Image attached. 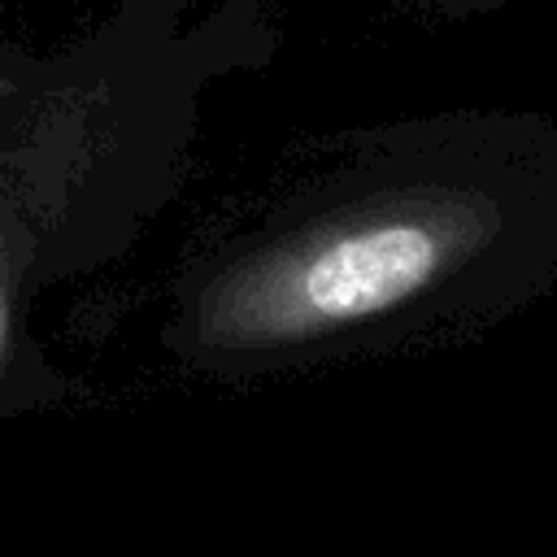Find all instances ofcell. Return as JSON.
<instances>
[{"label": "cell", "mask_w": 557, "mask_h": 557, "mask_svg": "<svg viewBox=\"0 0 557 557\" xmlns=\"http://www.w3.org/2000/svg\"><path fill=\"white\" fill-rule=\"evenodd\" d=\"M557 274V126L440 113L348 135L187 252L161 348L205 374L305 370L527 309Z\"/></svg>", "instance_id": "6da1fadb"}]
</instances>
